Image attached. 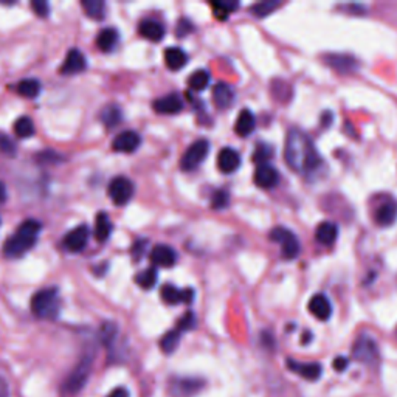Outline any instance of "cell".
<instances>
[{"instance_id":"cell-1","label":"cell","mask_w":397,"mask_h":397,"mask_svg":"<svg viewBox=\"0 0 397 397\" xmlns=\"http://www.w3.org/2000/svg\"><path fill=\"white\" fill-rule=\"evenodd\" d=\"M284 158L290 170L298 174H311L323 165V158L311 137L297 128L290 129L286 137Z\"/></svg>"},{"instance_id":"cell-2","label":"cell","mask_w":397,"mask_h":397,"mask_svg":"<svg viewBox=\"0 0 397 397\" xmlns=\"http://www.w3.org/2000/svg\"><path fill=\"white\" fill-rule=\"evenodd\" d=\"M42 224L39 220L26 219L21 224L14 234L4 244V254L6 258H21L26 252H30L38 242Z\"/></svg>"},{"instance_id":"cell-3","label":"cell","mask_w":397,"mask_h":397,"mask_svg":"<svg viewBox=\"0 0 397 397\" xmlns=\"http://www.w3.org/2000/svg\"><path fill=\"white\" fill-rule=\"evenodd\" d=\"M61 311L58 289L48 287L36 292L31 298V312L42 320H56Z\"/></svg>"},{"instance_id":"cell-4","label":"cell","mask_w":397,"mask_h":397,"mask_svg":"<svg viewBox=\"0 0 397 397\" xmlns=\"http://www.w3.org/2000/svg\"><path fill=\"white\" fill-rule=\"evenodd\" d=\"M93 369V356L86 354L79 359L75 368L70 371L64 382V391L68 394H78L84 390Z\"/></svg>"},{"instance_id":"cell-5","label":"cell","mask_w":397,"mask_h":397,"mask_svg":"<svg viewBox=\"0 0 397 397\" xmlns=\"http://www.w3.org/2000/svg\"><path fill=\"white\" fill-rule=\"evenodd\" d=\"M205 388V381L200 377L180 376L172 377L167 385V393L172 397H196Z\"/></svg>"},{"instance_id":"cell-6","label":"cell","mask_w":397,"mask_h":397,"mask_svg":"<svg viewBox=\"0 0 397 397\" xmlns=\"http://www.w3.org/2000/svg\"><path fill=\"white\" fill-rule=\"evenodd\" d=\"M270 239L273 242H278L281 245L282 257H284L289 261L298 258L299 252H301V244H299L295 233L290 232L289 228L275 227L270 232Z\"/></svg>"},{"instance_id":"cell-7","label":"cell","mask_w":397,"mask_h":397,"mask_svg":"<svg viewBox=\"0 0 397 397\" xmlns=\"http://www.w3.org/2000/svg\"><path fill=\"white\" fill-rule=\"evenodd\" d=\"M210 153V143L207 140H196L190 148L185 151L180 158V167L183 171H192L202 165Z\"/></svg>"},{"instance_id":"cell-8","label":"cell","mask_w":397,"mask_h":397,"mask_svg":"<svg viewBox=\"0 0 397 397\" xmlns=\"http://www.w3.org/2000/svg\"><path fill=\"white\" fill-rule=\"evenodd\" d=\"M352 357L365 365H374L378 360V346L374 339L360 335L352 346Z\"/></svg>"},{"instance_id":"cell-9","label":"cell","mask_w":397,"mask_h":397,"mask_svg":"<svg viewBox=\"0 0 397 397\" xmlns=\"http://www.w3.org/2000/svg\"><path fill=\"white\" fill-rule=\"evenodd\" d=\"M135 192V187L132 180H129L128 177H115L110 183H109V197L112 199V202L118 207L126 205L130 202V199L134 197Z\"/></svg>"},{"instance_id":"cell-10","label":"cell","mask_w":397,"mask_h":397,"mask_svg":"<svg viewBox=\"0 0 397 397\" xmlns=\"http://www.w3.org/2000/svg\"><path fill=\"white\" fill-rule=\"evenodd\" d=\"M91 239V228L87 225H78L64 236V249L70 253H79L86 249Z\"/></svg>"},{"instance_id":"cell-11","label":"cell","mask_w":397,"mask_h":397,"mask_svg":"<svg viewBox=\"0 0 397 397\" xmlns=\"http://www.w3.org/2000/svg\"><path fill=\"white\" fill-rule=\"evenodd\" d=\"M141 145V137L135 130H123L113 138L112 149L120 154H132L135 153Z\"/></svg>"},{"instance_id":"cell-12","label":"cell","mask_w":397,"mask_h":397,"mask_svg":"<svg viewBox=\"0 0 397 397\" xmlns=\"http://www.w3.org/2000/svg\"><path fill=\"white\" fill-rule=\"evenodd\" d=\"M162 299L170 306H177L180 303L191 304L194 301V290L192 289H177L172 284H165L160 290Z\"/></svg>"},{"instance_id":"cell-13","label":"cell","mask_w":397,"mask_h":397,"mask_svg":"<svg viewBox=\"0 0 397 397\" xmlns=\"http://www.w3.org/2000/svg\"><path fill=\"white\" fill-rule=\"evenodd\" d=\"M307 309H309V312H311L315 319L320 321H328L334 312L331 299L324 294H315L311 298V301H309Z\"/></svg>"},{"instance_id":"cell-14","label":"cell","mask_w":397,"mask_h":397,"mask_svg":"<svg viewBox=\"0 0 397 397\" xmlns=\"http://www.w3.org/2000/svg\"><path fill=\"white\" fill-rule=\"evenodd\" d=\"M253 180H254V183H257V187H259L262 190H272L279 183V172L277 167H273L269 163L259 165L257 167V171H254Z\"/></svg>"},{"instance_id":"cell-15","label":"cell","mask_w":397,"mask_h":397,"mask_svg":"<svg viewBox=\"0 0 397 397\" xmlns=\"http://www.w3.org/2000/svg\"><path fill=\"white\" fill-rule=\"evenodd\" d=\"M153 108L160 115H175L183 109V100L179 93H170L155 100Z\"/></svg>"},{"instance_id":"cell-16","label":"cell","mask_w":397,"mask_h":397,"mask_svg":"<svg viewBox=\"0 0 397 397\" xmlns=\"http://www.w3.org/2000/svg\"><path fill=\"white\" fill-rule=\"evenodd\" d=\"M241 166V154L233 148H224L220 149L217 154V167L220 172L232 174L239 170Z\"/></svg>"},{"instance_id":"cell-17","label":"cell","mask_w":397,"mask_h":397,"mask_svg":"<svg viewBox=\"0 0 397 397\" xmlns=\"http://www.w3.org/2000/svg\"><path fill=\"white\" fill-rule=\"evenodd\" d=\"M287 368L290 371L301 376L306 381H319L323 374V368L320 364H303V361H297L294 359L287 360Z\"/></svg>"},{"instance_id":"cell-18","label":"cell","mask_w":397,"mask_h":397,"mask_svg":"<svg viewBox=\"0 0 397 397\" xmlns=\"http://www.w3.org/2000/svg\"><path fill=\"white\" fill-rule=\"evenodd\" d=\"M151 262L154 267H172L177 262V253L170 245L158 244L151 252Z\"/></svg>"},{"instance_id":"cell-19","label":"cell","mask_w":397,"mask_h":397,"mask_svg":"<svg viewBox=\"0 0 397 397\" xmlns=\"http://www.w3.org/2000/svg\"><path fill=\"white\" fill-rule=\"evenodd\" d=\"M87 67V59L84 56V53L79 51L78 48H72L64 59L63 67H61V73L64 75H75L83 72Z\"/></svg>"},{"instance_id":"cell-20","label":"cell","mask_w":397,"mask_h":397,"mask_svg":"<svg viewBox=\"0 0 397 397\" xmlns=\"http://www.w3.org/2000/svg\"><path fill=\"white\" fill-rule=\"evenodd\" d=\"M234 100H236V93L230 84L217 83L213 87V101L217 109L225 110L228 108H232Z\"/></svg>"},{"instance_id":"cell-21","label":"cell","mask_w":397,"mask_h":397,"mask_svg":"<svg viewBox=\"0 0 397 397\" xmlns=\"http://www.w3.org/2000/svg\"><path fill=\"white\" fill-rule=\"evenodd\" d=\"M138 33L151 42H160L165 38V26L155 19H145L138 25Z\"/></svg>"},{"instance_id":"cell-22","label":"cell","mask_w":397,"mask_h":397,"mask_svg":"<svg viewBox=\"0 0 397 397\" xmlns=\"http://www.w3.org/2000/svg\"><path fill=\"white\" fill-rule=\"evenodd\" d=\"M257 129V118L250 109H242L234 123V130L239 137H249Z\"/></svg>"},{"instance_id":"cell-23","label":"cell","mask_w":397,"mask_h":397,"mask_svg":"<svg viewBox=\"0 0 397 397\" xmlns=\"http://www.w3.org/2000/svg\"><path fill=\"white\" fill-rule=\"evenodd\" d=\"M376 222L381 227H391L397 219V204L394 200H386L377 208L374 215Z\"/></svg>"},{"instance_id":"cell-24","label":"cell","mask_w":397,"mask_h":397,"mask_svg":"<svg viewBox=\"0 0 397 397\" xmlns=\"http://www.w3.org/2000/svg\"><path fill=\"white\" fill-rule=\"evenodd\" d=\"M315 237L316 241L323 245L335 244L339 237V225L331 222V220H323V222H320L319 227H316Z\"/></svg>"},{"instance_id":"cell-25","label":"cell","mask_w":397,"mask_h":397,"mask_svg":"<svg viewBox=\"0 0 397 397\" xmlns=\"http://www.w3.org/2000/svg\"><path fill=\"white\" fill-rule=\"evenodd\" d=\"M165 64L172 72H177L188 64V55L180 47H170L165 50Z\"/></svg>"},{"instance_id":"cell-26","label":"cell","mask_w":397,"mask_h":397,"mask_svg":"<svg viewBox=\"0 0 397 397\" xmlns=\"http://www.w3.org/2000/svg\"><path fill=\"white\" fill-rule=\"evenodd\" d=\"M326 64H329L332 68L339 70V72H352L357 67V61L349 55H326L324 56Z\"/></svg>"},{"instance_id":"cell-27","label":"cell","mask_w":397,"mask_h":397,"mask_svg":"<svg viewBox=\"0 0 397 397\" xmlns=\"http://www.w3.org/2000/svg\"><path fill=\"white\" fill-rule=\"evenodd\" d=\"M112 230H113V225H112L110 217L105 213L96 215V219H95V239L98 242L109 241Z\"/></svg>"},{"instance_id":"cell-28","label":"cell","mask_w":397,"mask_h":397,"mask_svg":"<svg viewBox=\"0 0 397 397\" xmlns=\"http://www.w3.org/2000/svg\"><path fill=\"white\" fill-rule=\"evenodd\" d=\"M100 118L103 121V125L108 129H115L120 123L123 121V112L120 109V105L117 104H109L101 110Z\"/></svg>"},{"instance_id":"cell-29","label":"cell","mask_w":397,"mask_h":397,"mask_svg":"<svg viewBox=\"0 0 397 397\" xmlns=\"http://www.w3.org/2000/svg\"><path fill=\"white\" fill-rule=\"evenodd\" d=\"M118 43V31L115 29H104L96 36V47L101 51L109 53Z\"/></svg>"},{"instance_id":"cell-30","label":"cell","mask_w":397,"mask_h":397,"mask_svg":"<svg viewBox=\"0 0 397 397\" xmlns=\"http://www.w3.org/2000/svg\"><path fill=\"white\" fill-rule=\"evenodd\" d=\"M16 91L21 96H24V98L33 100V98H36V96H39V93L42 91V86L36 78H26V79H22V81L17 84Z\"/></svg>"},{"instance_id":"cell-31","label":"cell","mask_w":397,"mask_h":397,"mask_svg":"<svg viewBox=\"0 0 397 397\" xmlns=\"http://www.w3.org/2000/svg\"><path fill=\"white\" fill-rule=\"evenodd\" d=\"M182 334L177 328H174L171 331H167L162 340H160V349L165 352V354H172V352L177 349V346L180 345V340H182Z\"/></svg>"},{"instance_id":"cell-32","label":"cell","mask_w":397,"mask_h":397,"mask_svg":"<svg viewBox=\"0 0 397 397\" xmlns=\"http://www.w3.org/2000/svg\"><path fill=\"white\" fill-rule=\"evenodd\" d=\"M210 86V72L208 70H196L190 78H188V87L194 92H202L205 91Z\"/></svg>"},{"instance_id":"cell-33","label":"cell","mask_w":397,"mask_h":397,"mask_svg":"<svg viewBox=\"0 0 397 397\" xmlns=\"http://www.w3.org/2000/svg\"><path fill=\"white\" fill-rule=\"evenodd\" d=\"M158 279V272L157 267H148L146 270L140 272L138 275L135 277V282L138 284V287L145 289V290H151L155 287Z\"/></svg>"},{"instance_id":"cell-34","label":"cell","mask_w":397,"mask_h":397,"mask_svg":"<svg viewBox=\"0 0 397 397\" xmlns=\"http://www.w3.org/2000/svg\"><path fill=\"white\" fill-rule=\"evenodd\" d=\"M83 8L86 14L95 21H101L105 14V4L101 0H84Z\"/></svg>"},{"instance_id":"cell-35","label":"cell","mask_w":397,"mask_h":397,"mask_svg":"<svg viewBox=\"0 0 397 397\" xmlns=\"http://www.w3.org/2000/svg\"><path fill=\"white\" fill-rule=\"evenodd\" d=\"M14 134L19 138H30L34 135V123L30 117H19L14 121Z\"/></svg>"},{"instance_id":"cell-36","label":"cell","mask_w":397,"mask_h":397,"mask_svg":"<svg viewBox=\"0 0 397 397\" xmlns=\"http://www.w3.org/2000/svg\"><path fill=\"white\" fill-rule=\"evenodd\" d=\"M275 154L273 151V148L267 143H258L257 149H254V154H253V162L259 165H266L270 162V158Z\"/></svg>"},{"instance_id":"cell-37","label":"cell","mask_w":397,"mask_h":397,"mask_svg":"<svg viewBox=\"0 0 397 397\" xmlns=\"http://www.w3.org/2000/svg\"><path fill=\"white\" fill-rule=\"evenodd\" d=\"M279 6H281V4L273 2V0H267V2H259V4L252 6V14L257 16V17H267L269 14H272Z\"/></svg>"},{"instance_id":"cell-38","label":"cell","mask_w":397,"mask_h":397,"mask_svg":"<svg viewBox=\"0 0 397 397\" xmlns=\"http://www.w3.org/2000/svg\"><path fill=\"white\" fill-rule=\"evenodd\" d=\"M117 334H118V328L112 321H105L101 326V341L103 345L105 346H110L113 340L117 339Z\"/></svg>"},{"instance_id":"cell-39","label":"cell","mask_w":397,"mask_h":397,"mask_svg":"<svg viewBox=\"0 0 397 397\" xmlns=\"http://www.w3.org/2000/svg\"><path fill=\"white\" fill-rule=\"evenodd\" d=\"M230 204V194L227 190H217L211 196V207L215 210H225Z\"/></svg>"},{"instance_id":"cell-40","label":"cell","mask_w":397,"mask_h":397,"mask_svg":"<svg viewBox=\"0 0 397 397\" xmlns=\"http://www.w3.org/2000/svg\"><path fill=\"white\" fill-rule=\"evenodd\" d=\"M239 6V4H211V8H213V13H215V17H217V19L220 21H225L228 16H230L236 8Z\"/></svg>"},{"instance_id":"cell-41","label":"cell","mask_w":397,"mask_h":397,"mask_svg":"<svg viewBox=\"0 0 397 397\" xmlns=\"http://www.w3.org/2000/svg\"><path fill=\"white\" fill-rule=\"evenodd\" d=\"M196 321H197L196 314L190 311V312L185 314L182 319L177 321V326H175V328H177L180 332H188V331L196 328Z\"/></svg>"},{"instance_id":"cell-42","label":"cell","mask_w":397,"mask_h":397,"mask_svg":"<svg viewBox=\"0 0 397 397\" xmlns=\"http://www.w3.org/2000/svg\"><path fill=\"white\" fill-rule=\"evenodd\" d=\"M146 247H148V241L146 239H138L134 242L130 249V254L132 258H134L135 262H138L141 258H143V254L146 253Z\"/></svg>"},{"instance_id":"cell-43","label":"cell","mask_w":397,"mask_h":397,"mask_svg":"<svg viewBox=\"0 0 397 397\" xmlns=\"http://www.w3.org/2000/svg\"><path fill=\"white\" fill-rule=\"evenodd\" d=\"M194 30L192 24L188 19H180L177 22V26H175V36L177 38H185L188 36V34Z\"/></svg>"},{"instance_id":"cell-44","label":"cell","mask_w":397,"mask_h":397,"mask_svg":"<svg viewBox=\"0 0 397 397\" xmlns=\"http://www.w3.org/2000/svg\"><path fill=\"white\" fill-rule=\"evenodd\" d=\"M31 8L39 17H47L50 14V5L43 2V0H34V2H31Z\"/></svg>"},{"instance_id":"cell-45","label":"cell","mask_w":397,"mask_h":397,"mask_svg":"<svg viewBox=\"0 0 397 397\" xmlns=\"http://www.w3.org/2000/svg\"><path fill=\"white\" fill-rule=\"evenodd\" d=\"M348 365H349V360L346 359V357H337L334 360V364H332V366H334V369L335 371H339V373H343L345 371V369L348 368Z\"/></svg>"},{"instance_id":"cell-46","label":"cell","mask_w":397,"mask_h":397,"mask_svg":"<svg viewBox=\"0 0 397 397\" xmlns=\"http://www.w3.org/2000/svg\"><path fill=\"white\" fill-rule=\"evenodd\" d=\"M0 149H2V151L6 153V154H14L16 146H14V143H13L10 138L4 137V138H0Z\"/></svg>"},{"instance_id":"cell-47","label":"cell","mask_w":397,"mask_h":397,"mask_svg":"<svg viewBox=\"0 0 397 397\" xmlns=\"http://www.w3.org/2000/svg\"><path fill=\"white\" fill-rule=\"evenodd\" d=\"M108 397H130V393L125 386H117L108 394Z\"/></svg>"},{"instance_id":"cell-48","label":"cell","mask_w":397,"mask_h":397,"mask_svg":"<svg viewBox=\"0 0 397 397\" xmlns=\"http://www.w3.org/2000/svg\"><path fill=\"white\" fill-rule=\"evenodd\" d=\"M261 339H262V345H264V346H267L269 349L275 348V339H273V335H272V334H269V332H262Z\"/></svg>"},{"instance_id":"cell-49","label":"cell","mask_w":397,"mask_h":397,"mask_svg":"<svg viewBox=\"0 0 397 397\" xmlns=\"http://www.w3.org/2000/svg\"><path fill=\"white\" fill-rule=\"evenodd\" d=\"M0 397H10V386L2 377H0Z\"/></svg>"},{"instance_id":"cell-50","label":"cell","mask_w":397,"mask_h":397,"mask_svg":"<svg viewBox=\"0 0 397 397\" xmlns=\"http://www.w3.org/2000/svg\"><path fill=\"white\" fill-rule=\"evenodd\" d=\"M6 199V188H5V185L0 182V202H4Z\"/></svg>"},{"instance_id":"cell-51","label":"cell","mask_w":397,"mask_h":397,"mask_svg":"<svg viewBox=\"0 0 397 397\" xmlns=\"http://www.w3.org/2000/svg\"><path fill=\"white\" fill-rule=\"evenodd\" d=\"M0 224H2V220H0Z\"/></svg>"}]
</instances>
